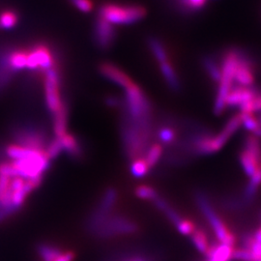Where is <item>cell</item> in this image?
Returning <instances> with one entry per match:
<instances>
[{
    "instance_id": "obj_1",
    "label": "cell",
    "mask_w": 261,
    "mask_h": 261,
    "mask_svg": "<svg viewBox=\"0 0 261 261\" xmlns=\"http://www.w3.org/2000/svg\"><path fill=\"white\" fill-rule=\"evenodd\" d=\"M153 122L134 120L122 112L120 136L126 158L130 162L144 158L151 145Z\"/></svg>"
},
{
    "instance_id": "obj_2",
    "label": "cell",
    "mask_w": 261,
    "mask_h": 261,
    "mask_svg": "<svg viewBox=\"0 0 261 261\" xmlns=\"http://www.w3.org/2000/svg\"><path fill=\"white\" fill-rule=\"evenodd\" d=\"M239 63V47L228 48L222 57V76L219 83V89L214 103V113L221 115L225 111V100L227 94L233 87L235 72Z\"/></svg>"
},
{
    "instance_id": "obj_3",
    "label": "cell",
    "mask_w": 261,
    "mask_h": 261,
    "mask_svg": "<svg viewBox=\"0 0 261 261\" xmlns=\"http://www.w3.org/2000/svg\"><path fill=\"white\" fill-rule=\"evenodd\" d=\"M98 16L113 25H127L144 19L147 16V10L140 5H122L110 2L100 7Z\"/></svg>"
},
{
    "instance_id": "obj_4",
    "label": "cell",
    "mask_w": 261,
    "mask_h": 261,
    "mask_svg": "<svg viewBox=\"0 0 261 261\" xmlns=\"http://www.w3.org/2000/svg\"><path fill=\"white\" fill-rule=\"evenodd\" d=\"M195 198L197 206L205 216L207 221L211 224L219 242L233 247L236 242L235 235L228 229L224 221L216 213L205 193L203 191L197 190L195 193Z\"/></svg>"
},
{
    "instance_id": "obj_5",
    "label": "cell",
    "mask_w": 261,
    "mask_h": 261,
    "mask_svg": "<svg viewBox=\"0 0 261 261\" xmlns=\"http://www.w3.org/2000/svg\"><path fill=\"white\" fill-rule=\"evenodd\" d=\"M140 231V225L126 215L112 213L93 237L101 240L112 239L122 235H132Z\"/></svg>"
},
{
    "instance_id": "obj_6",
    "label": "cell",
    "mask_w": 261,
    "mask_h": 261,
    "mask_svg": "<svg viewBox=\"0 0 261 261\" xmlns=\"http://www.w3.org/2000/svg\"><path fill=\"white\" fill-rule=\"evenodd\" d=\"M14 143L28 149L46 150L48 139L47 133L32 124L17 126L12 132Z\"/></svg>"
},
{
    "instance_id": "obj_7",
    "label": "cell",
    "mask_w": 261,
    "mask_h": 261,
    "mask_svg": "<svg viewBox=\"0 0 261 261\" xmlns=\"http://www.w3.org/2000/svg\"><path fill=\"white\" fill-rule=\"evenodd\" d=\"M60 85L61 75L56 65L45 72V100L51 114L58 112L65 103L61 97Z\"/></svg>"
},
{
    "instance_id": "obj_8",
    "label": "cell",
    "mask_w": 261,
    "mask_h": 261,
    "mask_svg": "<svg viewBox=\"0 0 261 261\" xmlns=\"http://www.w3.org/2000/svg\"><path fill=\"white\" fill-rule=\"evenodd\" d=\"M27 68L32 71L46 72L56 66V56L47 44L38 43L28 49Z\"/></svg>"
},
{
    "instance_id": "obj_9",
    "label": "cell",
    "mask_w": 261,
    "mask_h": 261,
    "mask_svg": "<svg viewBox=\"0 0 261 261\" xmlns=\"http://www.w3.org/2000/svg\"><path fill=\"white\" fill-rule=\"evenodd\" d=\"M117 38V31L114 25L103 18L97 16L93 28L95 46L100 50L107 51L112 48Z\"/></svg>"
},
{
    "instance_id": "obj_10",
    "label": "cell",
    "mask_w": 261,
    "mask_h": 261,
    "mask_svg": "<svg viewBox=\"0 0 261 261\" xmlns=\"http://www.w3.org/2000/svg\"><path fill=\"white\" fill-rule=\"evenodd\" d=\"M258 91L257 86H250V87H244L235 85L230 91L227 94L225 105L226 107L230 108H241L245 103L250 102L252 98L255 96V94Z\"/></svg>"
},
{
    "instance_id": "obj_11",
    "label": "cell",
    "mask_w": 261,
    "mask_h": 261,
    "mask_svg": "<svg viewBox=\"0 0 261 261\" xmlns=\"http://www.w3.org/2000/svg\"><path fill=\"white\" fill-rule=\"evenodd\" d=\"M98 69L101 75L110 80L112 83L120 85L124 89L129 87L130 84L134 83L130 76L123 70L111 62H102L98 67Z\"/></svg>"
},
{
    "instance_id": "obj_12",
    "label": "cell",
    "mask_w": 261,
    "mask_h": 261,
    "mask_svg": "<svg viewBox=\"0 0 261 261\" xmlns=\"http://www.w3.org/2000/svg\"><path fill=\"white\" fill-rule=\"evenodd\" d=\"M239 162L248 177H251L257 167L261 165V149H250L244 147L239 154Z\"/></svg>"
},
{
    "instance_id": "obj_13",
    "label": "cell",
    "mask_w": 261,
    "mask_h": 261,
    "mask_svg": "<svg viewBox=\"0 0 261 261\" xmlns=\"http://www.w3.org/2000/svg\"><path fill=\"white\" fill-rule=\"evenodd\" d=\"M61 144L63 151L69 156V158L74 161H81L84 156V150L83 145L81 144L80 140L75 137V135L66 133L62 137L58 138Z\"/></svg>"
},
{
    "instance_id": "obj_14",
    "label": "cell",
    "mask_w": 261,
    "mask_h": 261,
    "mask_svg": "<svg viewBox=\"0 0 261 261\" xmlns=\"http://www.w3.org/2000/svg\"><path fill=\"white\" fill-rule=\"evenodd\" d=\"M156 136L162 145L173 146L177 141V130H176V122L173 121L171 118H168L156 130Z\"/></svg>"
},
{
    "instance_id": "obj_15",
    "label": "cell",
    "mask_w": 261,
    "mask_h": 261,
    "mask_svg": "<svg viewBox=\"0 0 261 261\" xmlns=\"http://www.w3.org/2000/svg\"><path fill=\"white\" fill-rule=\"evenodd\" d=\"M118 200V192L116 189L110 187L107 190H105L103 196L100 198L99 202L95 207L98 211L106 215H111L113 213L112 210L114 206L116 205Z\"/></svg>"
},
{
    "instance_id": "obj_16",
    "label": "cell",
    "mask_w": 261,
    "mask_h": 261,
    "mask_svg": "<svg viewBox=\"0 0 261 261\" xmlns=\"http://www.w3.org/2000/svg\"><path fill=\"white\" fill-rule=\"evenodd\" d=\"M160 70L161 73L165 79L166 84H168L170 90L178 92L181 90V82L179 80L177 73L174 69L173 65L171 64L170 60H167L160 63Z\"/></svg>"
},
{
    "instance_id": "obj_17",
    "label": "cell",
    "mask_w": 261,
    "mask_h": 261,
    "mask_svg": "<svg viewBox=\"0 0 261 261\" xmlns=\"http://www.w3.org/2000/svg\"><path fill=\"white\" fill-rule=\"evenodd\" d=\"M35 250L42 261H55L64 252L59 246L49 242L39 243Z\"/></svg>"
},
{
    "instance_id": "obj_18",
    "label": "cell",
    "mask_w": 261,
    "mask_h": 261,
    "mask_svg": "<svg viewBox=\"0 0 261 261\" xmlns=\"http://www.w3.org/2000/svg\"><path fill=\"white\" fill-rule=\"evenodd\" d=\"M68 106L64 103L62 108L53 115V130L56 138H60L67 133L68 125Z\"/></svg>"
},
{
    "instance_id": "obj_19",
    "label": "cell",
    "mask_w": 261,
    "mask_h": 261,
    "mask_svg": "<svg viewBox=\"0 0 261 261\" xmlns=\"http://www.w3.org/2000/svg\"><path fill=\"white\" fill-rule=\"evenodd\" d=\"M201 63L211 81L215 84H219L222 76V68L219 60L213 56H204L201 59Z\"/></svg>"
},
{
    "instance_id": "obj_20",
    "label": "cell",
    "mask_w": 261,
    "mask_h": 261,
    "mask_svg": "<svg viewBox=\"0 0 261 261\" xmlns=\"http://www.w3.org/2000/svg\"><path fill=\"white\" fill-rule=\"evenodd\" d=\"M28 53V49H24V48L10 49L8 64H9L10 69L13 72L20 71L27 68Z\"/></svg>"
},
{
    "instance_id": "obj_21",
    "label": "cell",
    "mask_w": 261,
    "mask_h": 261,
    "mask_svg": "<svg viewBox=\"0 0 261 261\" xmlns=\"http://www.w3.org/2000/svg\"><path fill=\"white\" fill-rule=\"evenodd\" d=\"M147 45L149 47L150 51L152 53L155 59L158 60L159 63L169 60L168 49L158 37H155V36L148 37Z\"/></svg>"
},
{
    "instance_id": "obj_22",
    "label": "cell",
    "mask_w": 261,
    "mask_h": 261,
    "mask_svg": "<svg viewBox=\"0 0 261 261\" xmlns=\"http://www.w3.org/2000/svg\"><path fill=\"white\" fill-rule=\"evenodd\" d=\"M178 9L186 15L203 9L207 0H174Z\"/></svg>"
},
{
    "instance_id": "obj_23",
    "label": "cell",
    "mask_w": 261,
    "mask_h": 261,
    "mask_svg": "<svg viewBox=\"0 0 261 261\" xmlns=\"http://www.w3.org/2000/svg\"><path fill=\"white\" fill-rule=\"evenodd\" d=\"M164 153V146L161 143H153L149 146L144 155V160L146 161L150 169L154 168L158 164L160 159L162 158Z\"/></svg>"
},
{
    "instance_id": "obj_24",
    "label": "cell",
    "mask_w": 261,
    "mask_h": 261,
    "mask_svg": "<svg viewBox=\"0 0 261 261\" xmlns=\"http://www.w3.org/2000/svg\"><path fill=\"white\" fill-rule=\"evenodd\" d=\"M191 236H192V241L194 243L196 250L203 254H206L210 244L208 241V237L206 235L205 231L200 228H196V230L191 234Z\"/></svg>"
},
{
    "instance_id": "obj_25",
    "label": "cell",
    "mask_w": 261,
    "mask_h": 261,
    "mask_svg": "<svg viewBox=\"0 0 261 261\" xmlns=\"http://www.w3.org/2000/svg\"><path fill=\"white\" fill-rule=\"evenodd\" d=\"M130 170L134 177L142 178L149 173L150 168L144 158H140L130 162Z\"/></svg>"
},
{
    "instance_id": "obj_26",
    "label": "cell",
    "mask_w": 261,
    "mask_h": 261,
    "mask_svg": "<svg viewBox=\"0 0 261 261\" xmlns=\"http://www.w3.org/2000/svg\"><path fill=\"white\" fill-rule=\"evenodd\" d=\"M19 22V15L12 10H5L0 14L1 29H12Z\"/></svg>"
},
{
    "instance_id": "obj_27",
    "label": "cell",
    "mask_w": 261,
    "mask_h": 261,
    "mask_svg": "<svg viewBox=\"0 0 261 261\" xmlns=\"http://www.w3.org/2000/svg\"><path fill=\"white\" fill-rule=\"evenodd\" d=\"M135 195L140 199L154 200L159 196L158 192L148 185H140L135 189Z\"/></svg>"
},
{
    "instance_id": "obj_28",
    "label": "cell",
    "mask_w": 261,
    "mask_h": 261,
    "mask_svg": "<svg viewBox=\"0 0 261 261\" xmlns=\"http://www.w3.org/2000/svg\"><path fill=\"white\" fill-rule=\"evenodd\" d=\"M45 151H46L47 158L49 159L50 161L58 158L59 155H60V154L62 153V151H63L62 144H61L59 139H58V138H54L53 140H49Z\"/></svg>"
},
{
    "instance_id": "obj_29",
    "label": "cell",
    "mask_w": 261,
    "mask_h": 261,
    "mask_svg": "<svg viewBox=\"0 0 261 261\" xmlns=\"http://www.w3.org/2000/svg\"><path fill=\"white\" fill-rule=\"evenodd\" d=\"M241 112L246 113H254L261 112V87H258V91L250 102L245 103L240 108Z\"/></svg>"
},
{
    "instance_id": "obj_30",
    "label": "cell",
    "mask_w": 261,
    "mask_h": 261,
    "mask_svg": "<svg viewBox=\"0 0 261 261\" xmlns=\"http://www.w3.org/2000/svg\"><path fill=\"white\" fill-rule=\"evenodd\" d=\"M241 117H242V125L245 127L246 130L251 132L253 134L256 129L260 126L259 122L257 120V117L254 116L253 113H246V112H241Z\"/></svg>"
},
{
    "instance_id": "obj_31",
    "label": "cell",
    "mask_w": 261,
    "mask_h": 261,
    "mask_svg": "<svg viewBox=\"0 0 261 261\" xmlns=\"http://www.w3.org/2000/svg\"><path fill=\"white\" fill-rule=\"evenodd\" d=\"M222 206L226 210L230 211H237L241 210L244 207H246L247 204L244 201L242 198H235V197H226L222 200Z\"/></svg>"
},
{
    "instance_id": "obj_32",
    "label": "cell",
    "mask_w": 261,
    "mask_h": 261,
    "mask_svg": "<svg viewBox=\"0 0 261 261\" xmlns=\"http://www.w3.org/2000/svg\"><path fill=\"white\" fill-rule=\"evenodd\" d=\"M231 259L239 261H257L254 253L249 249H236L232 252Z\"/></svg>"
},
{
    "instance_id": "obj_33",
    "label": "cell",
    "mask_w": 261,
    "mask_h": 261,
    "mask_svg": "<svg viewBox=\"0 0 261 261\" xmlns=\"http://www.w3.org/2000/svg\"><path fill=\"white\" fill-rule=\"evenodd\" d=\"M178 231L183 235H191L195 230H196V224L187 219H182V221L176 225Z\"/></svg>"
},
{
    "instance_id": "obj_34",
    "label": "cell",
    "mask_w": 261,
    "mask_h": 261,
    "mask_svg": "<svg viewBox=\"0 0 261 261\" xmlns=\"http://www.w3.org/2000/svg\"><path fill=\"white\" fill-rule=\"evenodd\" d=\"M70 3L76 9L83 13H90L93 10V3L91 0H69Z\"/></svg>"
},
{
    "instance_id": "obj_35",
    "label": "cell",
    "mask_w": 261,
    "mask_h": 261,
    "mask_svg": "<svg viewBox=\"0 0 261 261\" xmlns=\"http://www.w3.org/2000/svg\"><path fill=\"white\" fill-rule=\"evenodd\" d=\"M21 208L19 206L14 205L13 203L7 207H3L0 209V224L8 220L13 215L17 214Z\"/></svg>"
},
{
    "instance_id": "obj_36",
    "label": "cell",
    "mask_w": 261,
    "mask_h": 261,
    "mask_svg": "<svg viewBox=\"0 0 261 261\" xmlns=\"http://www.w3.org/2000/svg\"><path fill=\"white\" fill-rule=\"evenodd\" d=\"M105 102L108 107L114 108V109H121L122 106H123V99L119 98L118 96H115V95L107 96L105 99Z\"/></svg>"
},
{
    "instance_id": "obj_37",
    "label": "cell",
    "mask_w": 261,
    "mask_h": 261,
    "mask_svg": "<svg viewBox=\"0 0 261 261\" xmlns=\"http://www.w3.org/2000/svg\"><path fill=\"white\" fill-rule=\"evenodd\" d=\"M254 241H255L254 235L252 233H250V232H245L241 236V243H242L243 247L245 249H249L250 250L252 248Z\"/></svg>"
},
{
    "instance_id": "obj_38",
    "label": "cell",
    "mask_w": 261,
    "mask_h": 261,
    "mask_svg": "<svg viewBox=\"0 0 261 261\" xmlns=\"http://www.w3.org/2000/svg\"><path fill=\"white\" fill-rule=\"evenodd\" d=\"M75 258V253L72 251L64 252L55 261H74Z\"/></svg>"
},
{
    "instance_id": "obj_39",
    "label": "cell",
    "mask_w": 261,
    "mask_h": 261,
    "mask_svg": "<svg viewBox=\"0 0 261 261\" xmlns=\"http://www.w3.org/2000/svg\"><path fill=\"white\" fill-rule=\"evenodd\" d=\"M254 235V239H255V241H257V242L261 243V226L257 229V231L255 232V233L253 234Z\"/></svg>"
},
{
    "instance_id": "obj_40",
    "label": "cell",
    "mask_w": 261,
    "mask_h": 261,
    "mask_svg": "<svg viewBox=\"0 0 261 261\" xmlns=\"http://www.w3.org/2000/svg\"><path fill=\"white\" fill-rule=\"evenodd\" d=\"M253 135L254 136H256L257 138H259L260 139L261 138V126H259L257 129H256V130L253 133Z\"/></svg>"
},
{
    "instance_id": "obj_41",
    "label": "cell",
    "mask_w": 261,
    "mask_h": 261,
    "mask_svg": "<svg viewBox=\"0 0 261 261\" xmlns=\"http://www.w3.org/2000/svg\"><path fill=\"white\" fill-rule=\"evenodd\" d=\"M257 120L259 122V125L261 126V114L260 115H258V117H257Z\"/></svg>"
},
{
    "instance_id": "obj_42",
    "label": "cell",
    "mask_w": 261,
    "mask_h": 261,
    "mask_svg": "<svg viewBox=\"0 0 261 261\" xmlns=\"http://www.w3.org/2000/svg\"><path fill=\"white\" fill-rule=\"evenodd\" d=\"M258 220H259V222L261 223V210L259 211V213H258Z\"/></svg>"
},
{
    "instance_id": "obj_43",
    "label": "cell",
    "mask_w": 261,
    "mask_h": 261,
    "mask_svg": "<svg viewBox=\"0 0 261 261\" xmlns=\"http://www.w3.org/2000/svg\"><path fill=\"white\" fill-rule=\"evenodd\" d=\"M3 207H4V206L2 205V203L0 202V209H1V208H3Z\"/></svg>"
},
{
    "instance_id": "obj_44",
    "label": "cell",
    "mask_w": 261,
    "mask_h": 261,
    "mask_svg": "<svg viewBox=\"0 0 261 261\" xmlns=\"http://www.w3.org/2000/svg\"><path fill=\"white\" fill-rule=\"evenodd\" d=\"M208 261H214V260H212V259H208Z\"/></svg>"
},
{
    "instance_id": "obj_45",
    "label": "cell",
    "mask_w": 261,
    "mask_h": 261,
    "mask_svg": "<svg viewBox=\"0 0 261 261\" xmlns=\"http://www.w3.org/2000/svg\"><path fill=\"white\" fill-rule=\"evenodd\" d=\"M0 29H1V27H0Z\"/></svg>"
}]
</instances>
